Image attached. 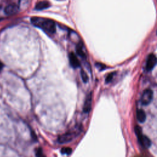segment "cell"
I'll return each mask as SVG.
<instances>
[{
    "instance_id": "ba28073f",
    "label": "cell",
    "mask_w": 157,
    "mask_h": 157,
    "mask_svg": "<svg viewBox=\"0 0 157 157\" xmlns=\"http://www.w3.org/2000/svg\"><path fill=\"white\" fill-rule=\"evenodd\" d=\"M69 60H70L71 66L73 67V68H79V67L80 66V63L74 53H73V52L70 53Z\"/></svg>"
},
{
    "instance_id": "7a4b0ae2",
    "label": "cell",
    "mask_w": 157,
    "mask_h": 157,
    "mask_svg": "<svg viewBox=\"0 0 157 157\" xmlns=\"http://www.w3.org/2000/svg\"><path fill=\"white\" fill-rule=\"evenodd\" d=\"M80 127L77 126L73 129L67 132L62 135L60 136L58 138V141L60 144H64L69 142L74 139L77 136H78L80 132Z\"/></svg>"
},
{
    "instance_id": "30bf717a",
    "label": "cell",
    "mask_w": 157,
    "mask_h": 157,
    "mask_svg": "<svg viewBox=\"0 0 157 157\" xmlns=\"http://www.w3.org/2000/svg\"><path fill=\"white\" fill-rule=\"evenodd\" d=\"M137 119L141 123H144L146 120V114L145 112L142 109L137 110Z\"/></svg>"
},
{
    "instance_id": "2e32d148",
    "label": "cell",
    "mask_w": 157,
    "mask_h": 157,
    "mask_svg": "<svg viewBox=\"0 0 157 157\" xmlns=\"http://www.w3.org/2000/svg\"><path fill=\"white\" fill-rule=\"evenodd\" d=\"M3 66H4V65H3V63H2L1 61H0V72H1V71H2V70H3Z\"/></svg>"
},
{
    "instance_id": "3957f363",
    "label": "cell",
    "mask_w": 157,
    "mask_h": 157,
    "mask_svg": "<svg viewBox=\"0 0 157 157\" xmlns=\"http://www.w3.org/2000/svg\"><path fill=\"white\" fill-rule=\"evenodd\" d=\"M135 132L136 134L138 141L142 146L146 148H149L151 146L150 140L147 136L143 135L141 129L139 126H136L135 127Z\"/></svg>"
},
{
    "instance_id": "5bb4252c",
    "label": "cell",
    "mask_w": 157,
    "mask_h": 157,
    "mask_svg": "<svg viewBox=\"0 0 157 157\" xmlns=\"http://www.w3.org/2000/svg\"><path fill=\"white\" fill-rule=\"evenodd\" d=\"M36 157H46V156L44 155V154L42 152V150L41 148L36 149Z\"/></svg>"
},
{
    "instance_id": "8fae6325",
    "label": "cell",
    "mask_w": 157,
    "mask_h": 157,
    "mask_svg": "<svg viewBox=\"0 0 157 157\" xmlns=\"http://www.w3.org/2000/svg\"><path fill=\"white\" fill-rule=\"evenodd\" d=\"M77 53L83 59H85L86 58V55L84 53V52L83 51L81 46H78L77 47Z\"/></svg>"
},
{
    "instance_id": "52a82bcc",
    "label": "cell",
    "mask_w": 157,
    "mask_h": 157,
    "mask_svg": "<svg viewBox=\"0 0 157 157\" xmlns=\"http://www.w3.org/2000/svg\"><path fill=\"white\" fill-rule=\"evenodd\" d=\"M19 10L18 6L15 3H11L7 5L5 8V13L6 15H11L15 14Z\"/></svg>"
},
{
    "instance_id": "5b68a950",
    "label": "cell",
    "mask_w": 157,
    "mask_h": 157,
    "mask_svg": "<svg viewBox=\"0 0 157 157\" xmlns=\"http://www.w3.org/2000/svg\"><path fill=\"white\" fill-rule=\"evenodd\" d=\"M157 63V58L154 54H150L147 58L146 63V69L147 71H152Z\"/></svg>"
},
{
    "instance_id": "9a60e30c",
    "label": "cell",
    "mask_w": 157,
    "mask_h": 157,
    "mask_svg": "<svg viewBox=\"0 0 157 157\" xmlns=\"http://www.w3.org/2000/svg\"><path fill=\"white\" fill-rule=\"evenodd\" d=\"M114 76V73H110L109 74H108L106 78V83L110 82L112 80H113Z\"/></svg>"
},
{
    "instance_id": "277c9868",
    "label": "cell",
    "mask_w": 157,
    "mask_h": 157,
    "mask_svg": "<svg viewBox=\"0 0 157 157\" xmlns=\"http://www.w3.org/2000/svg\"><path fill=\"white\" fill-rule=\"evenodd\" d=\"M153 92L150 89H146L142 93L141 96V101L142 105L147 106L149 105L153 100Z\"/></svg>"
},
{
    "instance_id": "9c48e42d",
    "label": "cell",
    "mask_w": 157,
    "mask_h": 157,
    "mask_svg": "<svg viewBox=\"0 0 157 157\" xmlns=\"http://www.w3.org/2000/svg\"><path fill=\"white\" fill-rule=\"evenodd\" d=\"M51 6V4L49 2L46 1L43 2H39L38 3H36L35 6V10L37 11H41L45 9H47Z\"/></svg>"
},
{
    "instance_id": "7c38bea8",
    "label": "cell",
    "mask_w": 157,
    "mask_h": 157,
    "mask_svg": "<svg viewBox=\"0 0 157 157\" xmlns=\"http://www.w3.org/2000/svg\"><path fill=\"white\" fill-rule=\"evenodd\" d=\"M80 74H81V77H82L83 82L85 83H87L88 81V76L87 74L85 72V71L82 70L80 71Z\"/></svg>"
},
{
    "instance_id": "6da1fadb",
    "label": "cell",
    "mask_w": 157,
    "mask_h": 157,
    "mask_svg": "<svg viewBox=\"0 0 157 157\" xmlns=\"http://www.w3.org/2000/svg\"><path fill=\"white\" fill-rule=\"evenodd\" d=\"M31 21L33 25L42 29L47 33L54 34L56 31L55 22L51 19L34 17L31 18Z\"/></svg>"
},
{
    "instance_id": "8992f818",
    "label": "cell",
    "mask_w": 157,
    "mask_h": 157,
    "mask_svg": "<svg viewBox=\"0 0 157 157\" xmlns=\"http://www.w3.org/2000/svg\"><path fill=\"white\" fill-rule=\"evenodd\" d=\"M92 93H90L87 96L83 104V110L85 113L88 114L90 113V111L92 107Z\"/></svg>"
},
{
    "instance_id": "4fadbf2b",
    "label": "cell",
    "mask_w": 157,
    "mask_h": 157,
    "mask_svg": "<svg viewBox=\"0 0 157 157\" xmlns=\"http://www.w3.org/2000/svg\"><path fill=\"white\" fill-rule=\"evenodd\" d=\"M61 152L63 154H66V155H70L72 152V149L70 147H63L61 149Z\"/></svg>"
}]
</instances>
